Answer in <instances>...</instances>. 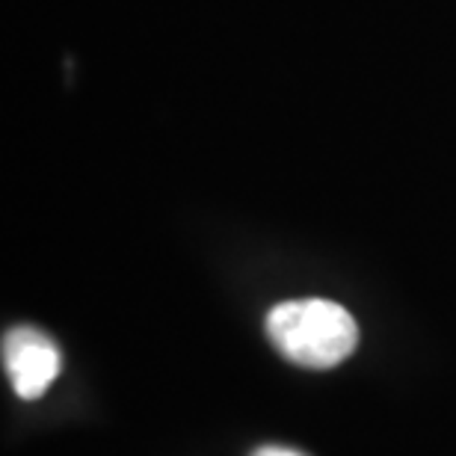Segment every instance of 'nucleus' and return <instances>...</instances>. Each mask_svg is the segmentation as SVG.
Returning a JSON list of instances; mask_svg holds the SVG:
<instances>
[{
    "label": "nucleus",
    "mask_w": 456,
    "mask_h": 456,
    "mask_svg": "<svg viewBox=\"0 0 456 456\" xmlns=\"http://www.w3.org/2000/svg\"><path fill=\"white\" fill-rule=\"evenodd\" d=\"M249 456H305V453L294 448H279V444H264V448L252 451Z\"/></svg>",
    "instance_id": "obj_3"
},
{
    "label": "nucleus",
    "mask_w": 456,
    "mask_h": 456,
    "mask_svg": "<svg viewBox=\"0 0 456 456\" xmlns=\"http://www.w3.org/2000/svg\"><path fill=\"white\" fill-rule=\"evenodd\" d=\"M267 338L288 362L326 370L353 355L359 326L332 299H290L267 314Z\"/></svg>",
    "instance_id": "obj_1"
},
{
    "label": "nucleus",
    "mask_w": 456,
    "mask_h": 456,
    "mask_svg": "<svg viewBox=\"0 0 456 456\" xmlns=\"http://www.w3.org/2000/svg\"><path fill=\"white\" fill-rule=\"evenodd\" d=\"M4 368L21 400H36L60 377L62 355L51 335L36 326H15L4 335Z\"/></svg>",
    "instance_id": "obj_2"
}]
</instances>
